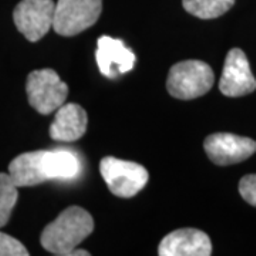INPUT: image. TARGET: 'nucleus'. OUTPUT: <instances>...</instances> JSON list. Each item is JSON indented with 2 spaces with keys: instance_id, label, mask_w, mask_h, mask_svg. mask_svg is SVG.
I'll list each match as a JSON object with an SVG mask.
<instances>
[{
  "instance_id": "4",
  "label": "nucleus",
  "mask_w": 256,
  "mask_h": 256,
  "mask_svg": "<svg viewBox=\"0 0 256 256\" xmlns=\"http://www.w3.org/2000/svg\"><path fill=\"white\" fill-rule=\"evenodd\" d=\"M28 102L42 116H48L66 104L68 86L62 82L52 68H43L30 73L26 82Z\"/></svg>"
},
{
  "instance_id": "1",
  "label": "nucleus",
  "mask_w": 256,
  "mask_h": 256,
  "mask_svg": "<svg viewBox=\"0 0 256 256\" xmlns=\"http://www.w3.org/2000/svg\"><path fill=\"white\" fill-rule=\"evenodd\" d=\"M80 172V160L68 150L26 152L16 156L9 165L10 176L18 188L36 186L47 181H72Z\"/></svg>"
},
{
  "instance_id": "10",
  "label": "nucleus",
  "mask_w": 256,
  "mask_h": 256,
  "mask_svg": "<svg viewBox=\"0 0 256 256\" xmlns=\"http://www.w3.org/2000/svg\"><path fill=\"white\" fill-rule=\"evenodd\" d=\"M96 60L102 76L117 78L134 68L136 54L118 38L102 36L98 38Z\"/></svg>"
},
{
  "instance_id": "14",
  "label": "nucleus",
  "mask_w": 256,
  "mask_h": 256,
  "mask_svg": "<svg viewBox=\"0 0 256 256\" xmlns=\"http://www.w3.org/2000/svg\"><path fill=\"white\" fill-rule=\"evenodd\" d=\"M18 188L10 174H0V228L9 224L18 198Z\"/></svg>"
},
{
  "instance_id": "17",
  "label": "nucleus",
  "mask_w": 256,
  "mask_h": 256,
  "mask_svg": "<svg viewBox=\"0 0 256 256\" xmlns=\"http://www.w3.org/2000/svg\"><path fill=\"white\" fill-rule=\"evenodd\" d=\"M90 255V254H88V252H87V250H78V249H76V250H74L73 252V256H88Z\"/></svg>"
},
{
  "instance_id": "9",
  "label": "nucleus",
  "mask_w": 256,
  "mask_h": 256,
  "mask_svg": "<svg viewBox=\"0 0 256 256\" xmlns=\"http://www.w3.org/2000/svg\"><path fill=\"white\" fill-rule=\"evenodd\" d=\"M220 90L226 97H244L256 90V80L246 54L240 48H232L226 56L220 76Z\"/></svg>"
},
{
  "instance_id": "8",
  "label": "nucleus",
  "mask_w": 256,
  "mask_h": 256,
  "mask_svg": "<svg viewBox=\"0 0 256 256\" xmlns=\"http://www.w3.org/2000/svg\"><path fill=\"white\" fill-rule=\"evenodd\" d=\"M206 156L220 166L239 164L256 152V142L246 137L218 132L206 137L204 142Z\"/></svg>"
},
{
  "instance_id": "7",
  "label": "nucleus",
  "mask_w": 256,
  "mask_h": 256,
  "mask_svg": "<svg viewBox=\"0 0 256 256\" xmlns=\"http://www.w3.org/2000/svg\"><path fill=\"white\" fill-rule=\"evenodd\" d=\"M54 14L53 0H22L14 9L13 18L18 32L28 42L36 43L53 28Z\"/></svg>"
},
{
  "instance_id": "6",
  "label": "nucleus",
  "mask_w": 256,
  "mask_h": 256,
  "mask_svg": "<svg viewBox=\"0 0 256 256\" xmlns=\"http://www.w3.org/2000/svg\"><path fill=\"white\" fill-rule=\"evenodd\" d=\"M101 12L102 0H58L53 28L60 36H77L97 23Z\"/></svg>"
},
{
  "instance_id": "5",
  "label": "nucleus",
  "mask_w": 256,
  "mask_h": 256,
  "mask_svg": "<svg viewBox=\"0 0 256 256\" xmlns=\"http://www.w3.org/2000/svg\"><path fill=\"white\" fill-rule=\"evenodd\" d=\"M100 172L111 194L120 198H132L146 188L150 180L142 165L124 161L114 156H106L100 162Z\"/></svg>"
},
{
  "instance_id": "13",
  "label": "nucleus",
  "mask_w": 256,
  "mask_h": 256,
  "mask_svg": "<svg viewBox=\"0 0 256 256\" xmlns=\"http://www.w3.org/2000/svg\"><path fill=\"white\" fill-rule=\"evenodd\" d=\"M235 0H182L184 9L202 20H212L224 16L234 8Z\"/></svg>"
},
{
  "instance_id": "16",
  "label": "nucleus",
  "mask_w": 256,
  "mask_h": 256,
  "mask_svg": "<svg viewBox=\"0 0 256 256\" xmlns=\"http://www.w3.org/2000/svg\"><path fill=\"white\" fill-rule=\"evenodd\" d=\"M239 192H240V196L248 204H250L252 206H256V174L246 175L240 180Z\"/></svg>"
},
{
  "instance_id": "2",
  "label": "nucleus",
  "mask_w": 256,
  "mask_h": 256,
  "mask_svg": "<svg viewBox=\"0 0 256 256\" xmlns=\"http://www.w3.org/2000/svg\"><path fill=\"white\" fill-rule=\"evenodd\" d=\"M94 230L92 216L80 206H70L47 225L42 234V246L57 256H73L78 245Z\"/></svg>"
},
{
  "instance_id": "12",
  "label": "nucleus",
  "mask_w": 256,
  "mask_h": 256,
  "mask_svg": "<svg viewBox=\"0 0 256 256\" xmlns=\"http://www.w3.org/2000/svg\"><path fill=\"white\" fill-rule=\"evenodd\" d=\"M88 126L87 112L82 106L68 102L56 111V118L50 126V137L56 141L72 142L86 134Z\"/></svg>"
},
{
  "instance_id": "15",
  "label": "nucleus",
  "mask_w": 256,
  "mask_h": 256,
  "mask_svg": "<svg viewBox=\"0 0 256 256\" xmlns=\"http://www.w3.org/2000/svg\"><path fill=\"white\" fill-rule=\"evenodd\" d=\"M0 256H28V250L16 238L0 232Z\"/></svg>"
},
{
  "instance_id": "3",
  "label": "nucleus",
  "mask_w": 256,
  "mask_h": 256,
  "mask_svg": "<svg viewBox=\"0 0 256 256\" xmlns=\"http://www.w3.org/2000/svg\"><path fill=\"white\" fill-rule=\"evenodd\" d=\"M215 74L210 66L200 60H186L170 70L166 88L178 100H195L210 92Z\"/></svg>"
},
{
  "instance_id": "11",
  "label": "nucleus",
  "mask_w": 256,
  "mask_h": 256,
  "mask_svg": "<svg viewBox=\"0 0 256 256\" xmlns=\"http://www.w3.org/2000/svg\"><path fill=\"white\" fill-rule=\"evenodd\" d=\"M158 254L161 256H210L212 244L210 236L200 229H178L161 240Z\"/></svg>"
}]
</instances>
